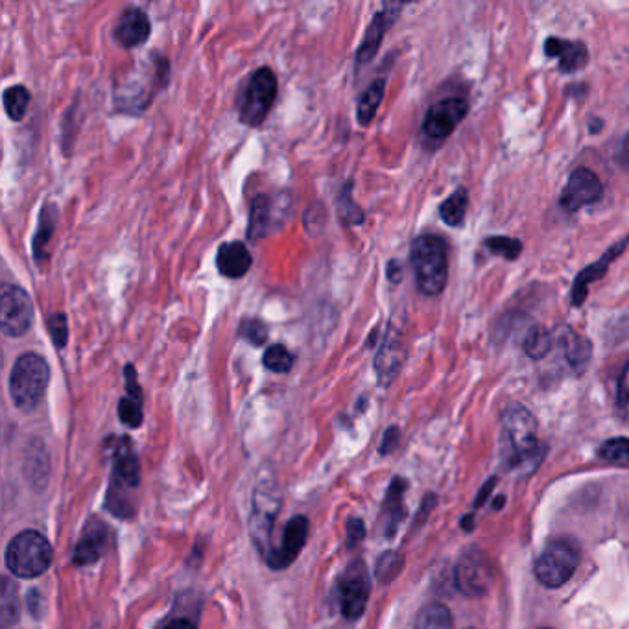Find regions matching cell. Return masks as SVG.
<instances>
[{
  "label": "cell",
  "instance_id": "5b68a950",
  "mask_svg": "<svg viewBox=\"0 0 629 629\" xmlns=\"http://www.w3.org/2000/svg\"><path fill=\"white\" fill-rule=\"evenodd\" d=\"M52 563V546L45 535L26 530L15 535L6 550V565L19 578H37Z\"/></svg>",
  "mask_w": 629,
  "mask_h": 629
},
{
  "label": "cell",
  "instance_id": "74e56055",
  "mask_svg": "<svg viewBox=\"0 0 629 629\" xmlns=\"http://www.w3.org/2000/svg\"><path fill=\"white\" fill-rule=\"evenodd\" d=\"M240 336L248 340L251 345L261 347L268 342V329L261 320H248L240 327Z\"/></svg>",
  "mask_w": 629,
  "mask_h": 629
},
{
  "label": "cell",
  "instance_id": "7c38bea8",
  "mask_svg": "<svg viewBox=\"0 0 629 629\" xmlns=\"http://www.w3.org/2000/svg\"><path fill=\"white\" fill-rule=\"evenodd\" d=\"M467 111H469V104L460 96L440 100L428 109L423 120V133L436 141L447 139L451 137L452 131L460 126Z\"/></svg>",
  "mask_w": 629,
  "mask_h": 629
},
{
  "label": "cell",
  "instance_id": "4dcf8cb0",
  "mask_svg": "<svg viewBox=\"0 0 629 629\" xmlns=\"http://www.w3.org/2000/svg\"><path fill=\"white\" fill-rule=\"evenodd\" d=\"M2 606H0V617H2V628L8 629L19 620L21 615V604H19V593L17 587L10 580L2 583Z\"/></svg>",
  "mask_w": 629,
  "mask_h": 629
},
{
  "label": "cell",
  "instance_id": "9c48e42d",
  "mask_svg": "<svg viewBox=\"0 0 629 629\" xmlns=\"http://www.w3.org/2000/svg\"><path fill=\"white\" fill-rule=\"evenodd\" d=\"M454 582L469 598L484 596L493 583V567L486 554L482 550L465 552L454 570Z\"/></svg>",
  "mask_w": 629,
  "mask_h": 629
},
{
  "label": "cell",
  "instance_id": "ee69618b",
  "mask_svg": "<svg viewBox=\"0 0 629 629\" xmlns=\"http://www.w3.org/2000/svg\"><path fill=\"white\" fill-rule=\"evenodd\" d=\"M388 277H390L392 283H401V277H403L401 264H397L395 261L390 262V266H388Z\"/></svg>",
  "mask_w": 629,
  "mask_h": 629
},
{
  "label": "cell",
  "instance_id": "30bf717a",
  "mask_svg": "<svg viewBox=\"0 0 629 629\" xmlns=\"http://www.w3.org/2000/svg\"><path fill=\"white\" fill-rule=\"evenodd\" d=\"M369 576L362 561H353L338 580V600L345 617H362L368 606Z\"/></svg>",
  "mask_w": 629,
  "mask_h": 629
},
{
  "label": "cell",
  "instance_id": "6da1fadb",
  "mask_svg": "<svg viewBox=\"0 0 629 629\" xmlns=\"http://www.w3.org/2000/svg\"><path fill=\"white\" fill-rule=\"evenodd\" d=\"M502 460L510 469L535 467L543 456V445L537 438V421L528 408L511 404L502 416Z\"/></svg>",
  "mask_w": 629,
  "mask_h": 629
},
{
  "label": "cell",
  "instance_id": "8992f818",
  "mask_svg": "<svg viewBox=\"0 0 629 629\" xmlns=\"http://www.w3.org/2000/svg\"><path fill=\"white\" fill-rule=\"evenodd\" d=\"M277 98V76L270 67H261L251 74L248 84L238 98L240 122L257 128L272 111Z\"/></svg>",
  "mask_w": 629,
  "mask_h": 629
},
{
  "label": "cell",
  "instance_id": "d6a6232c",
  "mask_svg": "<svg viewBox=\"0 0 629 629\" xmlns=\"http://www.w3.org/2000/svg\"><path fill=\"white\" fill-rule=\"evenodd\" d=\"M484 246L493 255H499L506 261H515L521 255V251H523V242L511 237H489L486 238Z\"/></svg>",
  "mask_w": 629,
  "mask_h": 629
},
{
  "label": "cell",
  "instance_id": "836d02e7",
  "mask_svg": "<svg viewBox=\"0 0 629 629\" xmlns=\"http://www.w3.org/2000/svg\"><path fill=\"white\" fill-rule=\"evenodd\" d=\"M598 454L602 460L615 465H628L629 463V440L628 438H613L602 443L598 449Z\"/></svg>",
  "mask_w": 629,
  "mask_h": 629
},
{
  "label": "cell",
  "instance_id": "d590c367",
  "mask_svg": "<svg viewBox=\"0 0 629 629\" xmlns=\"http://www.w3.org/2000/svg\"><path fill=\"white\" fill-rule=\"evenodd\" d=\"M48 334L58 349H63L69 342V323L63 312H54L47 318Z\"/></svg>",
  "mask_w": 629,
  "mask_h": 629
},
{
  "label": "cell",
  "instance_id": "4fadbf2b",
  "mask_svg": "<svg viewBox=\"0 0 629 629\" xmlns=\"http://www.w3.org/2000/svg\"><path fill=\"white\" fill-rule=\"evenodd\" d=\"M628 246L629 237L622 238L615 246H611L598 261L593 262L591 266H587L585 270L578 273V277L574 279L572 290H570V303H572V307H582L583 303H585V299L589 296V288H591V285L606 275L609 266L617 261L618 257L626 251Z\"/></svg>",
  "mask_w": 629,
  "mask_h": 629
},
{
  "label": "cell",
  "instance_id": "5bb4252c",
  "mask_svg": "<svg viewBox=\"0 0 629 629\" xmlns=\"http://www.w3.org/2000/svg\"><path fill=\"white\" fill-rule=\"evenodd\" d=\"M283 200H285V196H268V194H259L253 198L250 209V226H248V238L250 240H261L275 229H279V222L285 216L277 214V209L285 207Z\"/></svg>",
  "mask_w": 629,
  "mask_h": 629
},
{
  "label": "cell",
  "instance_id": "f35d334b",
  "mask_svg": "<svg viewBox=\"0 0 629 629\" xmlns=\"http://www.w3.org/2000/svg\"><path fill=\"white\" fill-rule=\"evenodd\" d=\"M617 408L618 414L629 423V362L618 380Z\"/></svg>",
  "mask_w": 629,
  "mask_h": 629
},
{
  "label": "cell",
  "instance_id": "cb8c5ba5",
  "mask_svg": "<svg viewBox=\"0 0 629 629\" xmlns=\"http://www.w3.org/2000/svg\"><path fill=\"white\" fill-rule=\"evenodd\" d=\"M384 91H386V80L379 78L358 98L357 117L362 126H369L371 120L375 119L384 98Z\"/></svg>",
  "mask_w": 629,
  "mask_h": 629
},
{
  "label": "cell",
  "instance_id": "52a82bcc",
  "mask_svg": "<svg viewBox=\"0 0 629 629\" xmlns=\"http://www.w3.org/2000/svg\"><path fill=\"white\" fill-rule=\"evenodd\" d=\"M580 565V550L572 541L556 539L545 546L535 563V576L545 587H561L569 582Z\"/></svg>",
  "mask_w": 629,
  "mask_h": 629
},
{
  "label": "cell",
  "instance_id": "484cf974",
  "mask_svg": "<svg viewBox=\"0 0 629 629\" xmlns=\"http://www.w3.org/2000/svg\"><path fill=\"white\" fill-rule=\"evenodd\" d=\"M552 347H554V334L541 325L532 327L524 338V353L532 360L545 358L552 351Z\"/></svg>",
  "mask_w": 629,
  "mask_h": 629
},
{
  "label": "cell",
  "instance_id": "d4e9b609",
  "mask_svg": "<svg viewBox=\"0 0 629 629\" xmlns=\"http://www.w3.org/2000/svg\"><path fill=\"white\" fill-rule=\"evenodd\" d=\"M351 190H353V181H347L344 189L340 190V194L336 198V209H338V216L345 226H360L366 220V213L353 200Z\"/></svg>",
  "mask_w": 629,
  "mask_h": 629
},
{
  "label": "cell",
  "instance_id": "8fae6325",
  "mask_svg": "<svg viewBox=\"0 0 629 629\" xmlns=\"http://www.w3.org/2000/svg\"><path fill=\"white\" fill-rule=\"evenodd\" d=\"M604 196V185L591 168L580 167L572 170L559 203L565 211L576 213L587 205L600 202Z\"/></svg>",
  "mask_w": 629,
  "mask_h": 629
},
{
  "label": "cell",
  "instance_id": "3957f363",
  "mask_svg": "<svg viewBox=\"0 0 629 629\" xmlns=\"http://www.w3.org/2000/svg\"><path fill=\"white\" fill-rule=\"evenodd\" d=\"M113 478H111V489L107 495V508L119 517H130L133 513V500L131 493L139 486L141 480V469L137 456L133 452L130 438H119L115 440L113 449Z\"/></svg>",
  "mask_w": 629,
  "mask_h": 629
},
{
  "label": "cell",
  "instance_id": "603a6c76",
  "mask_svg": "<svg viewBox=\"0 0 629 629\" xmlns=\"http://www.w3.org/2000/svg\"><path fill=\"white\" fill-rule=\"evenodd\" d=\"M554 338L565 349L570 368L578 373L585 371V366L591 358V344L585 338H580L570 327H559L554 333Z\"/></svg>",
  "mask_w": 629,
  "mask_h": 629
},
{
  "label": "cell",
  "instance_id": "7402d4cb",
  "mask_svg": "<svg viewBox=\"0 0 629 629\" xmlns=\"http://www.w3.org/2000/svg\"><path fill=\"white\" fill-rule=\"evenodd\" d=\"M58 220H60L58 207L54 203L43 205V209L39 213L36 235L32 238V255H34V261L41 270L48 264V246H50L52 237L56 233Z\"/></svg>",
  "mask_w": 629,
  "mask_h": 629
},
{
  "label": "cell",
  "instance_id": "f546056e",
  "mask_svg": "<svg viewBox=\"0 0 629 629\" xmlns=\"http://www.w3.org/2000/svg\"><path fill=\"white\" fill-rule=\"evenodd\" d=\"M30 91L24 85H12L4 91V109L13 122H21L28 111Z\"/></svg>",
  "mask_w": 629,
  "mask_h": 629
},
{
  "label": "cell",
  "instance_id": "f6af8a7d",
  "mask_svg": "<svg viewBox=\"0 0 629 629\" xmlns=\"http://www.w3.org/2000/svg\"><path fill=\"white\" fill-rule=\"evenodd\" d=\"M493 487H495V480L491 478V480L487 482L486 486H484V489L480 491V495H478V499H476V506H482V504L486 502V499L489 497V493H491V489H493Z\"/></svg>",
  "mask_w": 629,
  "mask_h": 629
},
{
  "label": "cell",
  "instance_id": "ab89813d",
  "mask_svg": "<svg viewBox=\"0 0 629 629\" xmlns=\"http://www.w3.org/2000/svg\"><path fill=\"white\" fill-rule=\"evenodd\" d=\"M364 535H366V528H364L362 521L351 519L349 526H347V545L349 548L357 546L364 539Z\"/></svg>",
  "mask_w": 629,
  "mask_h": 629
},
{
  "label": "cell",
  "instance_id": "ffe728a7",
  "mask_svg": "<svg viewBox=\"0 0 629 629\" xmlns=\"http://www.w3.org/2000/svg\"><path fill=\"white\" fill-rule=\"evenodd\" d=\"M251 264L253 259L244 242H226L216 251V268L227 279H242L250 272Z\"/></svg>",
  "mask_w": 629,
  "mask_h": 629
},
{
  "label": "cell",
  "instance_id": "44dd1931",
  "mask_svg": "<svg viewBox=\"0 0 629 629\" xmlns=\"http://www.w3.org/2000/svg\"><path fill=\"white\" fill-rule=\"evenodd\" d=\"M107 539H109V532L104 524L98 521L87 524L82 539L74 548V558H72L74 565L85 567V565L96 563L106 552Z\"/></svg>",
  "mask_w": 629,
  "mask_h": 629
},
{
  "label": "cell",
  "instance_id": "1f68e13d",
  "mask_svg": "<svg viewBox=\"0 0 629 629\" xmlns=\"http://www.w3.org/2000/svg\"><path fill=\"white\" fill-rule=\"evenodd\" d=\"M296 358L290 353V349L283 344H273L266 349L262 364L264 368L270 369L272 373H288L294 366Z\"/></svg>",
  "mask_w": 629,
  "mask_h": 629
},
{
  "label": "cell",
  "instance_id": "7a4b0ae2",
  "mask_svg": "<svg viewBox=\"0 0 629 629\" xmlns=\"http://www.w3.org/2000/svg\"><path fill=\"white\" fill-rule=\"evenodd\" d=\"M410 261L419 292L428 297L440 296L449 279L447 242L436 235L417 237L410 248Z\"/></svg>",
  "mask_w": 629,
  "mask_h": 629
},
{
  "label": "cell",
  "instance_id": "d6986e66",
  "mask_svg": "<svg viewBox=\"0 0 629 629\" xmlns=\"http://www.w3.org/2000/svg\"><path fill=\"white\" fill-rule=\"evenodd\" d=\"M545 54L548 58H556L559 71L565 74L582 71L589 63V50L582 41L548 37L545 41Z\"/></svg>",
  "mask_w": 629,
  "mask_h": 629
},
{
  "label": "cell",
  "instance_id": "7bdbcfd3",
  "mask_svg": "<svg viewBox=\"0 0 629 629\" xmlns=\"http://www.w3.org/2000/svg\"><path fill=\"white\" fill-rule=\"evenodd\" d=\"M163 629H196V626L187 618H174Z\"/></svg>",
  "mask_w": 629,
  "mask_h": 629
},
{
  "label": "cell",
  "instance_id": "4316f807",
  "mask_svg": "<svg viewBox=\"0 0 629 629\" xmlns=\"http://www.w3.org/2000/svg\"><path fill=\"white\" fill-rule=\"evenodd\" d=\"M404 489H406V482H404L403 478H395L392 486L388 489V497H386V502H384V511L388 515V526H390L388 535H392L395 532V528H397V524L403 521Z\"/></svg>",
  "mask_w": 629,
  "mask_h": 629
},
{
  "label": "cell",
  "instance_id": "8d00e7d4",
  "mask_svg": "<svg viewBox=\"0 0 629 629\" xmlns=\"http://www.w3.org/2000/svg\"><path fill=\"white\" fill-rule=\"evenodd\" d=\"M403 569V556L397 552H386L377 561V578L380 582H392Z\"/></svg>",
  "mask_w": 629,
  "mask_h": 629
},
{
  "label": "cell",
  "instance_id": "f1b7e54d",
  "mask_svg": "<svg viewBox=\"0 0 629 629\" xmlns=\"http://www.w3.org/2000/svg\"><path fill=\"white\" fill-rule=\"evenodd\" d=\"M416 629H452L451 611L443 604H428L417 615Z\"/></svg>",
  "mask_w": 629,
  "mask_h": 629
},
{
  "label": "cell",
  "instance_id": "ac0fdd59",
  "mask_svg": "<svg viewBox=\"0 0 629 629\" xmlns=\"http://www.w3.org/2000/svg\"><path fill=\"white\" fill-rule=\"evenodd\" d=\"M152 32V24L148 15L137 6H130L120 13V19L115 26V39L120 47L137 48L148 41Z\"/></svg>",
  "mask_w": 629,
  "mask_h": 629
},
{
  "label": "cell",
  "instance_id": "2e32d148",
  "mask_svg": "<svg viewBox=\"0 0 629 629\" xmlns=\"http://www.w3.org/2000/svg\"><path fill=\"white\" fill-rule=\"evenodd\" d=\"M403 10V4H386L382 10H380L373 21L369 24L368 32L362 39V45L358 48L357 52V65H368L369 61L375 58V54L379 52L380 43L386 36L388 28L395 23V19L399 17V13Z\"/></svg>",
  "mask_w": 629,
  "mask_h": 629
},
{
  "label": "cell",
  "instance_id": "83f0119b",
  "mask_svg": "<svg viewBox=\"0 0 629 629\" xmlns=\"http://www.w3.org/2000/svg\"><path fill=\"white\" fill-rule=\"evenodd\" d=\"M467 205H469V192L465 189H458L452 196H449L445 202L440 205L441 220L447 226H460L467 213Z\"/></svg>",
  "mask_w": 629,
  "mask_h": 629
},
{
  "label": "cell",
  "instance_id": "277c9868",
  "mask_svg": "<svg viewBox=\"0 0 629 629\" xmlns=\"http://www.w3.org/2000/svg\"><path fill=\"white\" fill-rule=\"evenodd\" d=\"M48 380L50 369L45 358L36 353L21 355L15 360L10 375L13 404L23 412H32L47 392Z\"/></svg>",
  "mask_w": 629,
  "mask_h": 629
},
{
  "label": "cell",
  "instance_id": "b9f144b4",
  "mask_svg": "<svg viewBox=\"0 0 629 629\" xmlns=\"http://www.w3.org/2000/svg\"><path fill=\"white\" fill-rule=\"evenodd\" d=\"M620 163L622 167L626 168L629 172V130L624 139H622V146H620Z\"/></svg>",
  "mask_w": 629,
  "mask_h": 629
},
{
  "label": "cell",
  "instance_id": "9a60e30c",
  "mask_svg": "<svg viewBox=\"0 0 629 629\" xmlns=\"http://www.w3.org/2000/svg\"><path fill=\"white\" fill-rule=\"evenodd\" d=\"M307 537H309V521L307 517L299 515L286 524L283 545L277 550L268 552V565L275 570L286 569L288 565H292L299 556L301 548L307 543Z\"/></svg>",
  "mask_w": 629,
  "mask_h": 629
},
{
  "label": "cell",
  "instance_id": "e0dca14e",
  "mask_svg": "<svg viewBox=\"0 0 629 629\" xmlns=\"http://www.w3.org/2000/svg\"><path fill=\"white\" fill-rule=\"evenodd\" d=\"M404 358H406V349H404L403 338L393 327H390L375 357V371L382 386L392 384L393 379L403 368Z\"/></svg>",
  "mask_w": 629,
  "mask_h": 629
},
{
  "label": "cell",
  "instance_id": "60d3db41",
  "mask_svg": "<svg viewBox=\"0 0 629 629\" xmlns=\"http://www.w3.org/2000/svg\"><path fill=\"white\" fill-rule=\"evenodd\" d=\"M397 443H399V428H388L380 445V454H390L397 447Z\"/></svg>",
  "mask_w": 629,
  "mask_h": 629
},
{
  "label": "cell",
  "instance_id": "e575fe53",
  "mask_svg": "<svg viewBox=\"0 0 629 629\" xmlns=\"http://www.w3.org/2000/svg\"><path fill=\"white\" fill-rule=\"evenodd\" d=\"M119 417L126 427H141L144 417L143 399H135V397H130V395L120 399Z\"/></svg>",
  "mask_w": 629,
  "mask_h": 629
},
{
  "label": "cell",
  "instance_id": "ba28073f",
  "mask_svg": "<svg viewBox=\"0 0 629 629\" xmlns=\"http://www.w3.org/2000/svg\"><path fill=\"white\" fill-rule=\"evenodd\" d=\"M34 320L30 296L21 286L4 283L0 288V327L2 334L19 338L28 333Z\"/></svg>",
  "mask_w": 629,
  "mask_h": 629
}]
</instances>
